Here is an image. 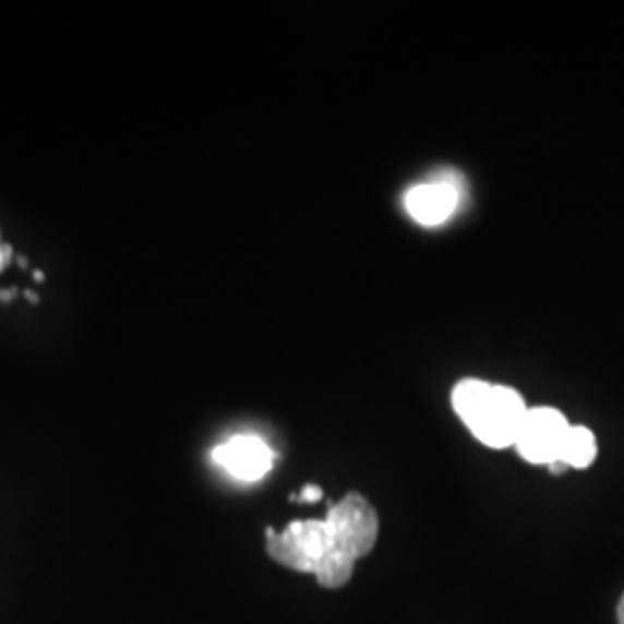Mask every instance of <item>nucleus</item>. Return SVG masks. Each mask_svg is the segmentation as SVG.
I'll return each mask as SVG.
<instances>
[{
    "instance_id": "0eeeda50",
    "label": "nucleus",
    "mask_w": 624,
    "mask_h": 624,
    "mask_svg": "<svg viewBox=\"0 0 624 624\" xmlns=\"http://www.w3.org/2000/svg\"><path fill=\"white\" fill-rule=\"evenodd\" d=\"M597 458V437L585 425H572L569 435L564 440L560 463L567 467H576V470H585L590 467Z\"/></svg>"
},
{
    "instance_id": "20e7f679",
    "label": "nucleus",
    "mask_w": 624,
    "mask_h": 624,
    "mask_svg": "<svg viewBox=\"0 0 624 624\" xmlns=\"http://www.w3.org/2000/svg\"><path fill=\"white\" fill-rule=\"evenodd\" d=\"M569 421L555 407L528 409L516 437L518 454L535 465H553L562 456L564 440L569 435Z\"/></svg>"
},
{
    "instance_id": "1a4fd4ad",
    "label": "nucleus",
    "mask_w": 624,
    "mask_h": 624,
    "mask_svg": "<svg viewBox=\"0 0 624 624\" xmlns=\"http://www.w3.org/2000/svg\"><path fill=\"white\" fill-rule=\"evenodd\" d=\"M291 500H295V502H320L322 500V489H320V485H303V489L297 495H291Z\"/></svg>"
},
{
    "instance_id": "9d476101",
    "label": "nucleus",
    "mask_w": 624,
    "mask_h": 624,
    "mask_svg": "<svg viewBox=\"0 0 624 624\" xmlns=\"http://www.w3.org/2000/svg\"><path fill=\"white\" fill-rule=\"evenodd\" d=\"M8 257H10V250H8V245L3 243V237H0V271H3Z\"/></svg>"
},
{
    "instance_id": "6e6552de",
    "label": "nucleus",
    "mask_w": 624,
    "mask_h": 624,
    "mask_svg": "<svg viewBox=\"0 0 624 624\" xmlns=\"http://www.w3.org/2000/svg\"><path fill=\"white\" fill-rule=\"evenodd\" d=\"M355 564H357V560H352L345 553L334 551L317 562V567L312 569V576L317 578L322 588L336 590V588H343V585H347V580L352 578Z\"/></svg>"
},
{
    "instance_id": "423d86ee",
    "label": "nucleus",
    "mask_w": 624,
    "mask_h": 624,
    "mask_svg": "<svg viewBox=\"0 0 624 624\" xmlns=\"http://www.w3.org/2000/svg\"><path fill=\"white\" fill-rule=\"evenodd\" d=\"M458 206L456 188L446 183H425L407 192V211L419 225L437 227L454 216Z\"/></svg>"
},
{
    "instance_id": "f257e3e1",
    "label": "nucleus",
    "mask_w": 624,
    "mask_h": 624,
    "mask_svg": "<svg viewBox=\"0 0 624 624\" xmlns=\"http://www.w3.org/2000/svg\"><path fill=\"white\" fill-rule=\"evenodd\" d=\"M452 403L460 421L472 435L491 448L516 444L528 407L512 386L489 384L483 380H463L454 386Z\"/></svg>"
},
{
    "instance_id": "9b49d317",
    "label": "nucleus",
    "mask_w": 624,
    "mask_h": 624,
    "mask_svg": "<svg viewBox=\"0 0 624 624\" xmlns=\"http://www.w3.org/2000/svg\"><path fill=\"white\" fill-rule=\"evenodd\" d=\"M617 624H624V595H622V599L617 603Z\"/></svg>"
},
{
    "instance_id": "39448f33",
    "label": "nucleus",
    "mask_w": 624,
    "mask_h": 624,
    "mask_svg": "<svg viewBox=\"0 0 624 624\" xmlns=\"http://www.w3.org/2000/svg\"><path fill=\"white\" fill-rule=\"evenodd\" d=\"M213 460L233 479L252 483L271 472L273 452L257 435H233L231 440L213 448Z\"/></svg>"
},
{
    "instance_id": "7ed1b4c3",
    "label": "nucleus",
    "mask_w": 624,
    "mask_h": 624,
    "mask_svg": "<svg viewBox=\"0 0 624 624\" xmlns=\"http://www.w3.org/2000/svg\"><path fill=\"white\" fill-rule=\"evenodd\" d=\"M266 551L283 567L312 574L324 555L334 553V541L326 520H295L283 532L266 530Z\"/></svg>"
},
{
    "instance_id": "f03ea898",
    "label": "nucleus",
    "mask_w": 624,
    "mask_h": 624,
    "mask_svg": "<svg viewBox=\"0 0 624 624\" xmlns=\"http://www.w3.org/2000/svg\"><path fill=\"white\" fill-rule=\"evenodd\" d=\"M324 520L331 541H334V551L361 560L375 549L380 518L375 506L361 493H347L338 504L331 506Z\"/></svg>"
}]
</instances>
